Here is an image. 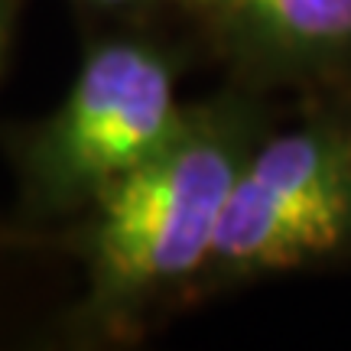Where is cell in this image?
Segmentation results:
<instances>
[{
	"mask_svg": "<svg viewBox=\"0 0 351 351\" xmlns=\"http://www.w3.org/2000/svg\"><path fill=\"white\" fill-rule=\"evenodd\" d=\"M251 150L254 121L238 101L186 108L160 150L88 205L82 251L91 315L121 319L212 261L221 212Z\"/></svg>",
	"mask_w": 351,
	"mask_h": 351,
	"instance_id": "obj_1",
	"label": "cell"
},
{
	"mask_svg": "<svg viewBox=\"0 0 351 351\" xmlns=\"http://www.w3.org/2000/svg\"><path fill=\"white\" fill-rule=\"evenodd\" d=\"M95 3H108V7H124V3H137V0H95Z\"/></svg>",
	"mask_w": 351,
	"mask_h": 351,
	"instance_id": "obj_6",
	"label": "cell"
},
{
	"mask_svg": "<svg viewBox=\"0 0 351 351\" xmlns=\"http://www.w3.org/2000/svg\"><path fill=\"white\" fill-rule=\"evenodd\" d=\"M254 69L293 78L351 75V0H189Z\"/></svg>",
	"mask_w": 351,
	"mask_h": 351,
	"instance_id": "obj_4",
	"label": "cell"
},
{
	"mask_svg": "<svg viewBox=\"0 0 351 351\" xmlns=\"http://www.w3.org/2000/svg\"><path fill=\"white\" fill-rule=\"evenodd\" d=\"M351 234V124L319 121L254 143L228 195L212 261L283 270Z\"/></svg>",
	"mask_w": 351,
	"mask_h": 351,
	"instance_id": "obj_3",
	"label": "cell"
},
{
	"mask_svg": "<svg viewBox=\"0 0 351 351\" xmlns=\"http://www.w3.org/2000/svg\"><path fill=\"white\" fill-rule=\"evenodd\" d=\"M10 13H13V0H0V59H3V46H7V29H10Z\"/></svg>",
	"mask_w": 351,
	"mask_h": 351,
	"instance_id": "obj_5",
	"label": "cell"
},
{
	"mask_svg": "<svg viewBox=\"0 0 351 351\" xmlns=\"http://www.w3.org/2000/svg\"><path fill=\"white\" fill-rule=\"evenodd\" d=\"M176 72L140 39L88 49L59 111L23 150V189L36 215L88 208L104 189L163 147L182 124Z\"/></svg>",
	"mask_w": 351,
	"mask_h": 351,
	"instance_id": "obj_2",
	"label": "cell"
}]
</instances>
